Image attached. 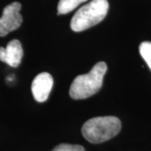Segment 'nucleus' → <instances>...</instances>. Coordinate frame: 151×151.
I'll use <instances>...</instances> for the list:
<instances>
[{"label": "nucleus", "instance_id": "nucleus-7", "mask_svg": "<svg viewBox=\"0 0 151 151\" xmlns=\"http://www.w3.org/2000/svg\"><path fill=\"white\" fill-rule=\"evenodd\" d=\"M86 0H60L57 6L58 14H65L74 10Z\"/></svg>", "mask_w": 151, "mask_h": 151}, {"label": "nucleus", "instance_id": "nucleus-1", "mask_svg": "<svg viewBox=\"0 0 151 151\" xmlns=\"http://www.w3.org/2000/svg\"><path fill=\"white\" fill-rule=\"evenodd\" d=\"M107 70V64L100 61L88 73L77 76L70 86V97L75 100H80L92 97L99 92Z\"/></svg>", "mask_w": 151, "mask_h": 151}, {"label": "nucleus", "instance_id": "nucleus-3", "mask_svg": "<svg viewBox=\"0 0 151 151\" xmlns=\"http://www.w3.org/2000/svg\"><path fill=\"white\" fill-rule=\"evenodd\" d=\"M108 0H92L82 6L72 17L70 28L74 32H81L103 21L108 14Z\"/></svg>", "mask_w": 151, "mask_h": 151}, {"label": "nucleus", "instance_id": "nucleus-5", "mask_svg": "<svg viewBox=\"0 0 151 151\" xmlns=\"http://www.w3.org/2000/svg\"><path fill=\"white\" fill-rule=\"evenodd\" d=\"M53 82V77L48 72H41L36 76L31 85L34 98L39 103L45 102L52 90Z\"/></svg>", "mask_w": 151, "mask_h": 151}, {"label": "nucleus", "instance_id": "nucleus-9", "mask_svg": "<svg viewBox=\"0 0 151 151\" xmlns=\"http://www.w3.org/2000/svg\"><path fill=\"white\" fill-rule=\"evenodd\" d=\"M52 151H85V149L78 145L60 144L59 145L55 146Z\"/></svg>", "mask_w": 151, "mask_h": 151}, {"label": "nucleus", "instance_id": "nucleus-4", "mask_svg": "<svg viewBox=\"0 0 151 151\" xmlns=\"http://www.w3.org/2000/svg\"><path fill=\"white\" fill-rule=\"evenodd\" d=\"M21 4L19 2H14L7 5L3 10V15L0 18V36L4 37L11 31L20 27L23 17L20 14Z\"/></svg>", "mask_w": 151, "mask_h": 151}, {"label": "nucleus", "instance_id": "nucleus-6", "mask_svg": "<svg viewBox=\"0 0 151 151\" xmlns=\"http://www.w3.org/2000/svg\"><path fill=\"white\" fill-rule=\"evenodd\" d=\"M23 55L22 45L18 40L9 41L6 48L0 47V60L12 67H18L20 65Z\"/></svg>", "mask_w": 151, "mask_h": 151}, {"label": "nucleus", "instance_id": "nucleus-2", "mask_svg": "<svg viewBox=\"0 0 151 151\" xmlns=\"http://www.w3.org/2000/svg\"><path fill=\"white\" fill-rule=\"evenodd\" d=\"M121 122L113 116L96 117L87 120L81 128V134L92 144H100L115 137L121 130Z\"/></svg>", "mask_w": 151, "mask_h": 151}, {"label": "nucleus", "instance_id": "nucleus-8", "mask_svg": "<svg viewBox=\"0 0 151 151\" xmlns=\"http://www.w3.org/2000/svg\"><path fill=\"white\" fill-rule=\"evenodd\" d=\"M139 53L151 70V42L144 41L139 45Z\"/></svg>", "mask_w": 151, "mask_h": 151}]
</instances>
